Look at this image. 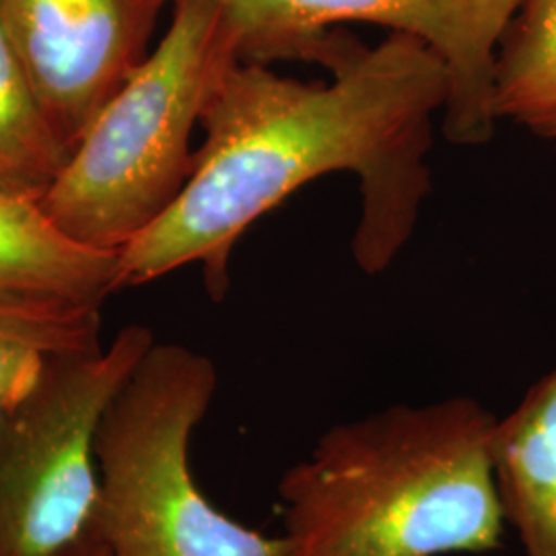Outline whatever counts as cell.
<instances>
[{"mask_svg":"<svg viewBox=\"0 0 556 556\" xmlns=\"http://www.w3.org/2000/svg\"><path fill=\"white\" fill-rule=\"evenodd\" d=\"M330 71V83H305L238 60L223 75L184 190L118 252L119 289L200 264L208 295L220 301L239 238L330 174L358 179V268L379 275L397 258L431 192L427 153L450 91L445 66L422 41L390 34L376 48L353 38Z\"/></svg>","mask_w":556,"mask_h":556,"instance_id":"cell-1","label":"cell"},{"mask_svg":"<svg viewBox=\"0 0 556 556\" xmlns=\"http://www.w3.org/2000/svg\"><path fill=\"white\" fill-rule=\"evenodd\" d=\"M495 425L480 402L456 396L328 429L278 482L293 556L497 551Z\"/></svg>","mask_w":556,"mask_h":556,"instance_id":"cell-2","label":"cell"},{"mask_svg":"<svg viewBox=\"0 0 556 556\" xmlns=\"http://www.w3.org/2000/svg\"><path fill=\"white\" fill-rule=\"evenodd\" d=\"M160 43L103 105L41 200L64 233L119 252L174 204L194 169L190 140L238 62L220 0H174Z\"/></svg>","mask_w":556,"mask_h":556,"instance_id":"cell-3","label":"cell"},{"mask_svg":"<svg viewBox=\"0 0 556 556\" xmlns=\"http://www.w3.org/2000/svg\"><path fill=\"white\" fill-rule=\"evenodd\" d=\"M211 358L155 342L105 408L98 429V530L112 556H293L225 516L190 470V439L217 394Z\"/></svg>","mask_w":556,"mask_h":556,"instance_id":"cell-4","label":"cell"},{"mask_svg":"<svg viewBox=\"0 0 556 556\" xmlns=\"http://www.w3.org/2000/svg\"><path fill=\"white\" fill-rule=\"evenodd\" d=\"M157 340L130 324L110 346L62 358L0 429V556H54L98 532V429Z\"/></svg>","mask_w":556,"mask_h":556,"instance_id":"cell-5","label":"cell"},{"mask_svg":"<svg viewBox=\"0 0 556 556\" xmlns=\"http://www.w3.org/2000/svg\"><path fill=\"white\" fill-rule=\"evenodd\" d=\"M239 62L309 60L330 66L367 23L422 41L445 66L443 137L457 147L491 140L497 124V52L521 0H220Z\"/></svg>","mask_w":556,"mask_h":556,"instance_id":"cell-6","label":"cell"},{"mask_svg":"<svg viewBox=\"0 0 556 556\" xmlns=\"http://www.w3.org/2000/svg\"><path fill=\"white\" fill-rule=\"evenodd\" d=\"M174 0H0V27L46 114L75 151L149 56Z\"/></svg>","mask_w":556,"mask_h":556,"instance_id":"cell-7","label":"cell"},{"mask_svg":"<svg viewBox=\"0 0 556 556\" xmlns=\"http://www.w3.org/2000/svg\"><path fill=\"white\" fill-rule=\"evenodd\" d=\"M116 291L118 252L71 238L38 200L0 194V293L101 307Z\"/></svg>","mask_w":556,"mask_h":556,"instance_id":"cell-8","label":"cell"},{"mask_svg":"<svg viewBox=\"0 0 556 556\" xmlns=\"http://www.w3.org/2000/svg\"><path fill=\"white\" fill-rule=\"evenodd\" d=\"M493 464L505 521L526 556H556V369L497 418Z\"/></svg>","mask_w":556,"mask_h":556,"instance_id":"cell-9","label":"cell"},{"mask_svg":"<svg viewBox=\"0 0 556 556\" xmlns=\"http://www.w3.org/2000/svg\"><path fill=\"white\" fill-rule=\"evenodd\" d=\"M101 349V307L0 293V429L62 361Z\"/></svg>","mask_w":556,"mask_h":556,"instance_id":"cell-10","label":"cell"},{"mask_svg":"<svg viewBox=\"0 0 556 556\" xmlns=\"http://www.w3.org/2000/svg\"><path fill=\"white\" fill-rule=\"evenodd\" d=\"M71 155L0 27V194L41 202Z\"/></svg>","mask_w":556,"mask_h":556,"instance_id":"cell-11","label":"cell"},{"mask_svg":"<svg viewBox=\"0 0 556 556\" xmlns=\"http://www.w3.org/2000/svg\"><path fill=\"white\" fill-rule=\"evenodd\" d=\"M495 114L556 142V0H521L498 46Z\"/></svg>","mask_w":556,"mask_h":556,"instance_id":"cell-12","label":"cell"},{"mask_svg":"<svg viewBox=\"0 0 556 556\" xmlns=\"http://www.w3.org/2000/svg\"><path fill=\"white\" fill-rule=\"evenodd\" d=\"M54 556H112L103 538L100 536V530L89 534L87 538H83L77 544L60 551L59 555Z\"/></svg>","mask_w":556,"mask_h":556,"instance_id":"cell-13","label":"cell"}]
</instances>
